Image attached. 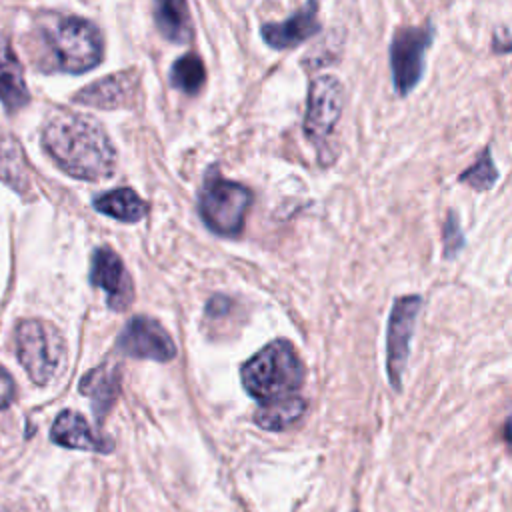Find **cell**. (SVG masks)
Returning <instances> with one entry per match:
<instances>
[{
    "label": "cell",
    "instance_id": "1",
    "mask_svg": "<svg viewBox=\"0 0 512 512\" xmlns=\"http://www.w3.org/2000/svg\"><path fill=\"white\" fill-rule=\"evenodd\" d=\"M42 142L56 164L74 178L102 180L114 170V148L106 132L88 116L54 114L42 132Z\"/></svg>",
    "mask_w": 512,
    "mask_h": 512
},
{
    "label": "cell",
    "instance_id": "2",
    "mask_svg": "<svg viewBox=\"0 0 512 512\" xmlns=\"http://www.w3.org/2000/svg\"><path fill=\"white\" fill-rule=\"evenodd\" d=\"M246 392L260 404L296 396L304 382V366L288 340H272L240 370Z\"/></svg>",
    "mask_w": 512,
    "mask_h": 512
},
{
    "label": "cell",
    "instance_id": "3",
    "mask_svg": "<svg viewBox=\"0 0 512 512\" xmlns=\"http://www.w3.org/2000/svg\"><path fill=\"white\" fill-rule=\"evenodd\" d=\"M252 204V192L240 182L226 180L218 170L204 180L198 208L206 226L220 236H236L244 228L246 212Z\"/></svg>",
    "mask_w": 512,
    "mask_h": 512
},
{
    "label": "cell",
    "instance_id": "4",
    "mask_svg": "<svg viewBox=\"0 0 512 512\" xmlns=\"http://www.w3.org/2000/svg\"><path fill=\"white\" fill-rule=\"evenodd\" d=\"M48 48L60 70L80 74L100 62L102 36L90 20L68 16L48 32Z\"/></svg>",
    "mask_w": 512,
    "mask_h": 512
},
{
    "label": "cell",
    "instance_id": "5",
    "mask_svg": "<svg viewBox=\"0 0 512 512\" xmlns=\"http://www.w3.org/2000/svg\"><path fill=\"white\" fill-rule=\"evenodd\" d=\"M16 354L28 376L46 384L62 366L64 340L50 322L22 320L16 328Z\"/></svg>",
    "mask_w": 512,
    "mask_h": 512
},
{
    "label": "cell",
    "instance_id": "6",
    "mask_svg": "<svg viewBox=\"0 0 512 512\" xmlns=\"http://www.w3.org/2000/svg\"><path fill=\"white\" fill-rule=\"evenodd\" d=\"M430 42L432 26H408L394 34L390 42V70L400 94L410 92L420 82Z\"/></svg>",
    "mask_w": 512,
    "mask_h": 512
},
{
    "label": "cell",
    "instance_id": "7",
    "mask_svg": "<svg viewBox=\"0 0 512 512\" xmlns=\"http://www.w3.org/2000/svg\"><path fill=\"white\" fill-rule=\"evenodd\" d=\"M422 308V298L418 294H406L394 300L388 320L386 336V364L390 384L400 390L404 366L410 354V340L416 324V316Z\"/></svg>",
    "mask_w": 512,
    "mask_h": 512
},
{
    "label": "cell",
    "instance_id": "8",
    "mask_svg": "<svg viewBox=\"0 0 512 512\" xmlns=\"http://www.w3.org/2000/svg\"><path fill=\"white\" fill-rule=\"evenodd\" d=\"M342 84L336 76H318L310 82L304 130L310 140L324 142L342 112Z\"/></svg>",
    "mask_w": 512,
    "mask_h": 512
},
{
    "label": "cell",
    "instance_id": "9",
    "mask_svg": "<svg viewBox=\"0 0 512 512\" xmlns=\"http://www.w3.org/2000/svg\"><path fill=\"white\" fill-rule=\"evenodd\" d=\"M118 348L134 358L150 360H172L176 356V344L160 322L148 316H134L122 328L118 338Z\"/></svg>",
    "mask_w": 512,
    "mask_h": 512
},
{
    "label": "cell",
    "instance_id": "10",
    "mask_svg": "<svg viewBox=\"0 0 512 512\" xmlns=\"http://www.w3.org/2000/svg\"><path fill=\"white\" fill-rule=\"evenodd\" d=\"M90 282L102 288L114 310H124L132 302V282L122 260L108 248H98L92 258Z\"/></svg>",
    "mask_w": 512,
    "mask_h": 512
},
{
    "label": "cell",
    "instance_id": "11",
    "mask_svg": "<svg viewBox=\"0 0 512 512\" xmlns=\"http://www.w3.org/2000/svg\"><path fill=\"white\" fill-rule=\"evenodd\" d=\"M318 4L308 2L294 14H290L282 22H266L262 26V36L272 48H292L308 40L312 34L318 32Z\"/></svg>",
    "mask_w": 512,
    "mask_h": 512
},
{
    "label": "cell",
    "instance_id": "12",
    "mask_svg": "<svg viewBox=\"0 0 512 512\" xmlns=\"http://www.w3.org/2000/svg\"><path fill=\"white\" fill-rule=\"evenodd\" d=\"M50 436L56 444L64 448H74V450L108 452L112 448V444L106 438L98 436L90 428L86 418L74 410H64L62 414H58V418L52 424Z\"/></svg>",
    "mask_w": 512,
    "mask_h": 512
},
{
    "label": "cell",
    "instance_id": "13",
    "mask_svg": "<svg viewBox=\"0 0 512 512\" xmlns=\"http://www.w3.org/2000/svg\"><path fill=\"white\" fill-rule=\"evenodd\" d=\"M134 88L136 78H132L130 72H118L82 88L74 100L94 108H118L128 104V98L134 94Z\"/></svg>",
    "mask_w": 512,
    "mask_h": 512
},
{
    "label": "cell",
    "instance_id": "14",
    "mask_svg": "<svg viewBox=\"0 0 512 512\" xmlns=\"http://www.w3.org/2000/svg\"><path fill=\"white\" fill-rule=\"evenodd\" d=\"M24 72L6 38L0 36V98L8 110H18L28 102Z\"/></svg>",
    "mask_w": 512,
    "mask_h": 512
},
{
    "label": "cell",
    "instance_id": "15",
    "mask_svg": "<svg viewBox=\"0 0 512 512\" xmlns=\"http://www.w3.org/2000/svg\"><path fill=\"white\" fill-rule=\"evenodd\" d=\"M0 180L16 192H28L30 168L22 146L10 134H0Z\"/></svg>",
    "mask_w": 512,
    "mask_h": 512
},
{
    "label": "cell",
    "instance_id": "16",
    "mask_svg": "<svg viewBox=\"0 0 512 512\" xmlns=\"http://www.w3.org/2000/svg\"><path fill=\"white\" fill-rule=\"evenodd\" d=\"M304 412H306V402L300 396H290V398L260 404V408L254 414V422L264 430L278 432L296 424Z\"/></svg>",
    "mask_w": 512,
    "mask_h": 512
},
{
    "label": "cell",
    "instance_id": "17",
    "mask_svg": "<svg viewBox=\"0 0 512 512\" xmlns=\"http://www.w3.org/2000/svg\"><path fill=\"white\" fill-rule=\"evenodd\" d=\"M154 20L164 38L172 42H188L192 36V22L188 14V6L178 0L158 2L154 8Z\"/></svg>",
    "mask_w": 512,
    "mask_h": 512
},
{
    "label": "cell",
    "instance_id": "18",
    "mask_svg": "<svg viewBox=\"0 0 512 512\" xmlns=\"http://www.w3.org/2000/svg\"><path fill=\"white\" fill-rule=\"evenodd\" d=\"M98 212L122 222H138L146 214V202L130 188H118L94 200Z\"/></svg>",
    "mask_w": 512,
    "mask_h": 512
},
{
    "label": "cell",
    "instance_id": "19",
    "mask_svg": "<svg viewBox=\"0 0 512 512\" xmlns=\"http://www.w3.org/2000/svg\"><path fill=\"white\" fill-rule=\"evenodd\" d=\"M80 388L84 394L92 396L94 412L102 418L114 402L118 390V372L114 366H100L82 380Z\"/></svg>",
    "mask_w": 512,
    "mask_h": 512
},
{
    "label": "cell",
    "instance_id": "20",
    "mask_svg": "<svg viewBox=\"0 0 512 512\" xmlns=\"http://www.w3.org/2000/svg\"><path fill=\"white\" fill-rule=\"evenodd\" d=\"M170 78L178 90L186 94H196L204 86L206 70L196 54H184L174 62Z\"/></svg>",
    "mask_w": 512,
    "mask_h": 512
},
{
    "label": "cell",
    "instance_id": "21",
    "mask_svg": "<svg viewBox=\"0 0 512 512\" xmlns=\"http://www.w3.org/2000/svg\"><path fill=\"white\" fill-rule=\"evenodd\" d=\"M496 180H498V170L492 162L490 148H484L476 158V162L460 174V182L472 186L474 190H488L494 186Z\"/></svg>",
    "mask_w": 512,
    "mask_h": 512
},
{
    "label": "cell",
    "instance_id": "22",
    "mask_svg": "<svg viewBox=\"0 0 512 512\" xmlns=\"http://www.w3.org/2000/svg\"><path fill=\"white\" fill-rule=\"evenodd\" d=\"M462 244H464V236L458 224V214L450 210L444 222V254L452 258L462 248Z\"/></svg>",
    "mask_w": 512,
    "mask_h": 512
},
{
    "label": "cell",
    "instance_id": "23",
    "mask_svg": "<svg viewBox=\"0 0 512 512\" xmlns=\"http://www.w3.org/2000/svg\"><path fill=\"white\" fill-rule=\"evenodd\" d=\"M14 392L16 390H14L12 376L4 368H0V410L14 400Z\"/></svg>",
    "mask_w": 512,
    "mask_h": 512
},
{
    "label": "cell",
    "instance_id": "24",
    "mask_svg": "<svg viewBox=\"0 0 512 512\" xmlns=\"http://www.w3.org/2000/svg\"><path fill=\"white\" fill-rule=\"evenodd\" d=\"M504 438L508 444H512V414L506 418V424H504Z\"/></svg>",
    "mask_w": 512,
    "mask_h": 512
}]
</instances>
